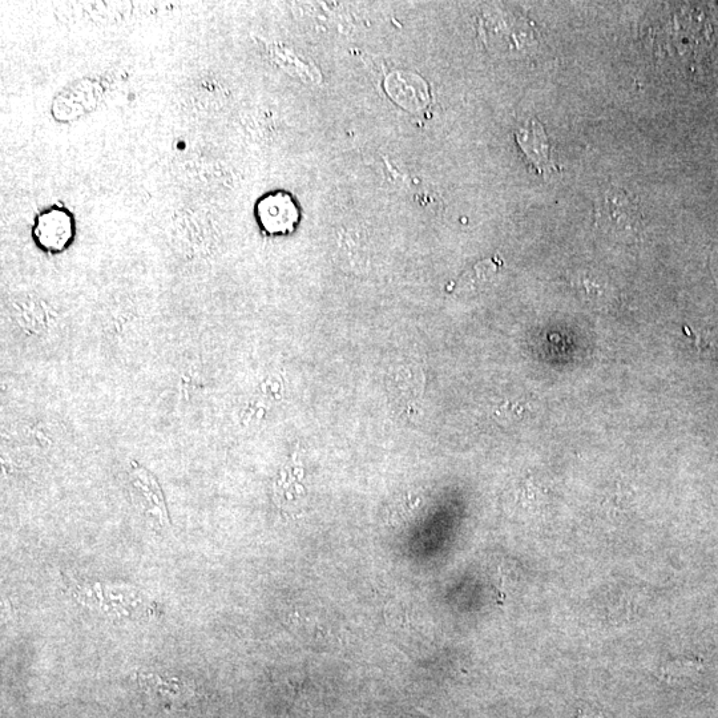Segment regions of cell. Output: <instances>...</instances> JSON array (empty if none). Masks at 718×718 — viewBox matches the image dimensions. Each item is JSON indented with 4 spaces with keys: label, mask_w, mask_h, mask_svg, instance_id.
<instances>
[{
    "label": "cell",
    "mask_w": 718,
    "mask_h": 718,
    "mask_svg": "<svg viewBox=\"0 0 718 718\" xmlns=\"http://www.w3.org/2000/svg\"><path fill=\"white\" fill-rule=\"evenodd\" d=\"M106 87L102 79L80 78L68 83L55 95L51 104V115L60 124L72 123L91 114L102 103Z\"/></svg>",
    "instance_id": "6da1fadb"
},
{
    "label": "cell",
    "mask_w": 718,
    "mask_h": 718,
    "mask_svg": "<svg viewBox=\"0 0 718 718\" xmlns=\"http://www.w3.org/2000/svg\"><path fill=\"white\" fill-rule=\"evenodd\" d=\"M76 236V219L70 209L51 205L35 216L32 239L43 252L58 254L72 245Z\"/></svg>",
    "instance_id": "7a4b0ae2"
},
{
    "label": "cell",
    "mask_w": 718,
    "mask_h": 718,
    "mask_svg": "<svg viewBox=\"0 0 718 718\" xmlns=\"http://www.w3.org/2000/svg\"><path fill=\"white\" fill-rule=\"evenodd\" d=\"M254 213L262 231L272 236L290 235L301 219L296 199L285 191L266 193L257 201Z\"/></svg>",
    "instance_id": "3957f363"
},
{
    "label": "cell",
    "mask_w": 718,
    "mask_h": 718,
    "mask_svg": "<svg viewBox=\"0 0 718 718\" xmlns=\"http://www.w3.org/2000/svg\"><path fill=\"white\" fill-rule=\"evenodd\" d=\"M596 224L605 233L613 236H627L636 232L639 212L627 193L619 188L608 189L600 197L595 209Z\"/></svg>",
    "instance_id": "277c9868"
},
{
    "label": "cell",
    "mask_w": 718,
    "mask_h": 718,
    "mask_svg": "<svg viewBox=\"0 0 718 718\" xmlns=\"http://www.w3.org/2000/svg\"><path fill=\"white\" fill-rule=\"evenodd\" d=\"M515 139L527 160L540 175H551L552 172L558 171L550 140L538 120H528L523 127L516 129Z\"/></svg>",
    "instance_id": "5b68a950"
},
{
    "label": "cell",
    "mask_w": 718,
    "mask_h": 718,
    "mask_svg": "<svg viewBox=\"0 0 718 718\" xmlns=\"http://www.w3.org/2000/svg\"><path fill=\"white\" fill-rule=\"evenodd\" d=\"M132 486L140 496V502L147 514L155 515L160 523L167 522V508L159 484L143 469L133 470Z\"/></svg>",
    "instance_id": "8992f818"
},
{
    "label": "cell",
    "mask_w": 718,
    "mask_h": 718,
    "mask_svg": "<svg viewBox=\"0 0 718 718\" xmlns=\"http://www.w3.org/2000/svg\"><path fill=\"white\" fill-rule=\"evenodd\" d=\"M576 286L584 294V297L592 301L604 298L607 293V285L604 284V281L596 276H591L590 273L580 274L576 280Z\"/></svg>",
    "instance_id": "52a82bcc"
},
{
    "label": "cell",
    "mask_w": 718,
    "mask_h": 718,
    "mask_svg": "<svg viewBox=\"0 0 718 718\" xmlns=\"http://www.w3.org/2000/svg\"><path fill=\"white\" fill-rule=\"evenodd\" d=\"M711 264L713 270H715V272L718 274V244L716 245V248L712 250Z\"/></svg>",
    "instance_id": "ba28073f"
}]
</instances>
